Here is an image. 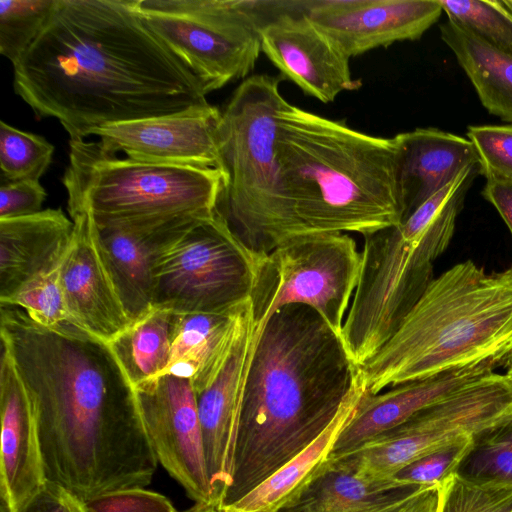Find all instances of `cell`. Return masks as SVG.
<instances>
[{"mask_svg":"<svg viewBox=\"0 0 512 512\" xmlns=\"http://www.w3.org/2000/svg\"><path fill=\"white\" fill-rule=\"evenodd\" d=\"M0 337L31 402L49 484L85 502L151 483L158 461L136 392L106 342L7 305Z\"/></svg>","mask_w":512,"mask_h":512,"instance_id":"1","label":"cell"},{"mask_svg":"<svg viewBox=\"0 0 512 512\" xmlns=\"http://www.w3.org/2000/svg\"><path fill=\"white\" fill-rule=\"evenodd\" d=\"M15 93L70 140L108 124L206 105L200 80L146 25L136 0H55L13 64Z\"/></svg>","mask_w":512,"mask_h":512,"instance_id":"2","label":"cell"},{"mask_svg":"<svg viewBox=\"0 0 512 512\" xmlns=\"http://www.w3.org/2000/svg\"><path fill=\"white\" fill-rule=\"evenodd\" d=\"M241 404L232 483L221 508L309 446L360 378L341 335L312 308L287 305L255 336Z\"/></svg>","mask_w":512,"mask_h":512,"instance_id":"3","label":"cell"},{"mask_svg":"<svg viewBox=\"0 0 512 512\" xmlns=\"http://www.w3.org/2000/svg\"><path fill=\"white\" fill-rule=\"evenodd\" d=\"M276 150L292 237L366 236L401 223L394 137L362 133L287 102L278 116Z\"/></svg>","mask_w":512,"mask_h":512,"instance_id":"4","label":"cell"},{"mask_svg":"<svg viewBox=\"0 0 512 512\" xmlns=\"http://www.w3.org/2000/svg\"><path fill=\"white\" fill-rule=\"evenodd\" d=\"M479 363L512 367V266L487 274L467 260L434 278L360 375L377 394Z\"/></svg>","mask_w":512,"mask_h":512,"instance_id":"5","label":"cell"},{"mask_svg":"<svg viewBox=\"0 0 512 512\" xmlns=\"http://www.w3.org/2000/svg\"><path fill=\"white\" fill-rule=\"evenodd\" d=\"M279 78L247 77L221 111L218 148L223 187L215 209L248 247L268 254L292 237L277 158Z\"/></svg>","mask_w":512,"mask_h":512,"instance_id":"6","label":"cell"},{"mask_svg":"<svg viewBox=\"0 0 512 512\" xmlns=\"http://www.w3.org/2000/svg\"><path fill=\"white\" fill-rule=\"evenodd\" d=\"M71 218L88 214L98 228L159 224L215 214L223 187L216 168L163 165L120 157L100 142L69 140L62 178Z\"/></svg>","mask_w":512,"mask_h":512,"instance_id":"7","label":"cell"},{"mask_svg":"<svg viewBox=\"0 0 512 512\" xmlns=\"http://www.w3.org/2000/svg\"><path fill=\"white\" fill-rule=\"evenodd\" d=\"M465 195L424 232L401 222L364 236L359 280L341 333L357 366L394 335L434 280L433 263L451 241Z\"/></svg>","mask_w":512,"mask_h":512,"instance_id":"8","label":"cell"},{"mask_svg":"<svg viewBox=\"0 0 512 512\" xmlns=\"http://www.w3.org/2000/svg\"><path fill=\"white\" fill-rule=\"evenodd\" d=\"M266 254L240 240L216 214L199 219L159 251L153 307L175 313H223L250 301Z\"/></svg>","mask_w":512,"mask_h":512,"instance_id":"9","label":"cell"},{"mask_svg":"<svg viewBox=\"0 0 512 512\" xmlns=\"http://www.w3.org/2000/svg\"><path fill=\"white\" fill-rule=\"evenodd\" d=\"M361 252L346 233L291 237L265 255L251 294L255 335L287 305L315 310L339 335L354 296Z\"/></svg>","mask_w":512,"mask_h":512,"instance_id":"10","label":"cell"},{"mask_svg":"<svg viewBox=\"0 0 512 512\" xmlns=\"http://www.w3.org/2000/svg\"><path fill=\"white\" fill-rule=\"evenodd\" d=\"M136 8L207 94L246 79L262 51L252 0H136Z\"/></svg>","mask_w":512,"mask_h":512,"instance_id":"11","label":"cell"},{"mask_svg":"<svg viewBox=\"0 0 512 512\" xmlns=\"http://www.w3.org/2000/svg\"><path fill=\"white\" fill-rule=\"evenodd\" d=\"M512 408V382L492 373L429 405L398 426L354 450L329 459L340 460L360 478L392 481L405 465L463 435H471Z\"/></svg>","mask_w":512,"mask_h":512,"instance_id":"12","label":"cell"},{"mask_svg":"<svg viewBox=\"0 0 512 512\" xmlns=\"http://www.w3.org/2000/svg\"><path fill=\"white\" fill-rule=\"evenodd\" d=\"M261 50L306 95L329 103L356 90L349 58L300 9L298 0H252Z\"/></svg>","mask_w":512,"mask_h":512,"instance_id":"13","label":"cell"},{"mask_svg":"<svg viewBox=\"0 0 512 512\" xmlns=\"http://www.w3.org/2000/svg\"><path fill=\"white\" fill-rule=\"evenodd\" d=\"M135 392L158 463L195 503L216 502L208 474L196 394L189 379L164 374L139 385Z\"/></svg>","mask_w":512,"mask_h":512,"instance_id":"14","label":"cell"},{"mask_svg":"<svg viewBox=\"0 0 512 512\" xmlns=\"http://www.w3.org/2000/svg\"><path fill=\"white\" fill-rule=\"evenodd\" d=\"M303 13L349 59L413 41L440 18V0H298Z\"/></svg>","mask_w":512,"mask_h":512,"instance_id":"15","label":"cell"},{"mask_svg":"<svg viewBox=\"0 0 512 512\" xmlns=\"http://www.w3.org/2000/svg\"><path fill=\"white\" fill-rule=\"evenodd\" d=\"M220 118L221 111L208 103L175 114L108 124L93 136L106 150L134 160L219 169Z\"/></svg>","mask_w":512,"mask_h":512,"instance_id":"16","label":"cell"},{"mask_svg":"<svg viewBox=\"0 0 512 512\" xmlns=\"http://www.w3.org/2000/svg\"><path fill=\"white\" fill-rule=\"evenodd\" d=\"M0 496L23 512L48 486L32 405L7 348L0 358Z\"/></svg>","mask_w":512,"mask_h":512,"instance_id":"17","label":"cell"},{"mask_svg":"<svg viewBox=\"0 0 512 512\" xmlns=\"http://www.w3.org/2000/svg\"><path fill=\"white\" fill-rule=\"evenodd\" d=\"M71 219L73 237L59 267L71 323L109 343L131 320L102 257L95 223L88 214Z\"/></svg>","mask_w":512,"mask_h":512,"instance_id":"18","label":"cell"},{"mask_svg":"<svg viewBox=\"0 0 512 512\" xmlns=\"http://www.w3.org/2000/svg\"><path fill=\"white\" fill-rule=\"evenodd\" d=\"M254 337L251 308L225 366L205 390L196 394L213 499L220 507L232 483L242 397Z\"/></svg>","mask_w":512,"mask_h":512,"instance_id":"19","label":"cell"},{"mask_svg":"<svg viewBox=\"0 0 512 512\" xmlns=\"http://www.w3.org/2000/svg\"><path fill=\"white\" fill-rule=\"evenodd\" d=\"M495 370L490 363H479L402 383L377 394L365 390L329 458L354 450L398 426L419 410L483 379Z\"/></svg>","mask_w":512,"mask_h":512,"instance_id":"20","label":"cell"},{"mask_svg":"<svg viewBox=\"0 0 512 512\" xmlns=\"http://www.w3.org/2000/svg\"><path fill=\"white\" fill-rule=\"evenodd\" d=\"M199 219L203 218L183 217L148 225L96 226L102 257L131 322L153 308V267L159 251Z\"/></svg>","mask_w":512,"mask_h":512,"instance_id":"21","label":"cell"},{"mask_svg":"<svg viewBox=\"0 0 512 512\" xmlns=\"http://www.w3.org/2000/svg\"><path fill=\"white\" fill-rule=\"evenodd\" d=\"M73 231L74 222L60 208L0 219V303L32 279L59 267Z\"/></svg>","mask_w":512,"mask_h":512,"instance_id":"22","label":"cell"},{"mask_svg":"<svg viewBox=\"0 0 512 512\" xmlns=\"http://www.w3.org/2000/svg\"><path fill=\"white\" fill-rule=\"evenodd\" d=\"M394 139L403 219L464 168L479 164L471 141L450 132L417 128L399 133Z\"/></svg>","mask_w":512,"mask_h":512,"instance_id":"23","label":"cell"},{"mask_svg":"<svg viewBox=\"0 0 512 512\" xmlns=\"http://www.w3.org/2000/svg\"><path fill=\"white\" fill-rule=\"evenodd\" d=\"M250 313V301L223 313H176L170 359L161 375L189 379L195 394L205 390L228 361Z\"/></svg>","mask_w":512,"mask_h":512,"instance_id":"24","label":"cell"},{"mask_svg":"<svg viewBox=\"0 0 512 512\" xmlns=\"http://www.w3.org/2000/svg\"><path fill=\"white\" fill-rule=\"evenodd\" d=\"M428 488L395 480L368 481L340 460L328 459L281 512H401Z\"/></svg>","mask_w":512,"mask_h":512,"instance_id":"25","label":"cell"},{"mask_svg":"<svg viewBox=\"0 0 512 512\" xmlns=\"http://www.w3.org/2000/svg\"><path fill=\"white\" fill-rule=\"evenodd\" d=\"M364 391L360 375L337 416L309 446L241 498L223 506L222 511L281 512L297 498L328 460Z\"/></svg>","mask_w":512,"mask_h":512,"instance_id":"26","label":"cell"},{"mask_svg":"<svg viewBox=\"0 0 512 512\" xmlns=\"http://www.w3.org/2000/svg\"><path fill=\"white\" fill-rule=\"evenodd\" d=\"M440 33L482 105L490 114L512 123V56L449 19L440 25Z\"/></svg>","mask_w":512,"mask_h":512,"instance_id":"27","label":"cell"},{"mask_svg":"<svg viewBox=\"0 0 512 512\" xmlns=\"http://www.w3.org/2000/svg\"><path fill=\"white\" fill-rule=\"evenodd\" d=\"M175 321V312L153 307L107 343L134 389L166 369Z\"/></svg>","mask_w":512,"mask_h":512,"instance_id":"28","label":"cell"},{"mask_svg":"<svg viewBox=\"0 0 512 512\" xmlns=\"http://www.w3.org/2000/svg\"><path fill=\"white\" fill-rule=\"evenodd\" d=\"M454 475L477 485L512 488V408L470 435Z\"/></svg>","mask_w":512,"mask_h":512,"instance_id":"29","label":"cell"},{"mask_svg":"<svg viewBox=\"0 0 512 512\" xmlns=\"http://www.w3.org/2000/svg\"><path fill=\"white\" fill-rule=\"evenodd\" d=\"M53 153L54 146L44 137L0 122V183L40 181Z\"/></svg>","mask_w":512,"mask_h":512,"instance_id":"30","label":"cell"},{"mask_svg":"<svg viewBox=\"0 0 512 512\" xmlns=\"http://www.w3.org/2000/svg\"><path fill=\"white\" fill-rule=\"evenodd\" d=\"M54 2L55 0L0 1V53L12 65L38 37Z\"/></svg>","mask_w":512,"mask_h":512,"instance_id":"31","label":"cell"},{"mask_svg":"<svg viewBox=\"0 0 512 512\" xmlns=\"http://www.w3.org/2000/svg\"><path fill=\"white\" fill-rule=\"evenodd\" d=\"M447 19L512 56V14L500 0H440Z\"/></svg>","mask_w":512,"mask_h":512,"instance_id":"32","label":"cell"},{"mask_svg":"<svg viewBox=\"0 0 512 512\" xmlns=\"http://www.w3.org/2000/svg\"><path fill=\"white\" fill-rule=\"evenodd\" d=\"M59 267L32 279L5 303L0 304L24 310L34 322L46 328L71 323Z\"/></svg>","mask_w":512,"mask_h":512,"instance_id":"33","label":"cell"},{"mask_svg":"<svg viewBox=\"0 0 512 512\" xmlns=\"http://www.w3.org/2000/svg\"><path fill=\"white\" fill-rule=\"evenodd\" d=\"M436 512H512V488L477 485L452 475L439 486Z\"/></svg>","mask_w":512,"mask_h":512,"instance_id":"34","label":"cell"},{"mask_svg":"<svg viewBox=\"0 0 512 512\" xmlns=\"http://www.w3.org/2000/svg\"><path fill=\"white\" fill-rule=\"evenodd\" d=\"M469 441L470 435L449 441L414 459L402 467L392 479L404 485L439 487L454 475Z\"/></svg>","mask_w":512,"mask_h":512,"instance_id":"35","label":"cell"},{"mask_svg":"<svg viewBox=\"0 0 512 512\" xmlns=\"http://www.w3.org/2000/svg\"><path fill=\"white\" fill-rule=\"evenodd\" d=\"M467 136L486 180L512 178V124L469 126Z\"/></svg>","mask_w":512,"mask_h":512,"instance_id":"36","label":"cell"},{"mask_svg":"<svg viewBox=\"0 0 512 512\" xmlns=\"http://www.w3.org/2000/svg\"><path fill=\"white\" fill-rule=\"evenodd\" d=\"M84 503L88 512H178L168 498L145 487L109 491Z\"/></svg>","mask_w":512,"mask_h":512,"instance_id":"37","label":"cell"},{"mask_svg":"<svg viewBox=\"0 0 512 512\" xmlns=\"http://www.w3.org/2000/svg\"><path fill=\"white\" fill-rule=\"evenodd\" d=\"M0 219L29 216L41 211L47 197L38 180L0 183Z\"/></svg>","mask_w":512,"mask_h":512,"instance_id":"38","label":"cell"},{"mask_svg":"<svg viewBox=\"0 0 512 512\" xmlns=\"http://www.w3.org/2000/svg\"><path fill=\"white\" fill-rule=\"evenodd\" d=\"M482 195L496 208L512 235V178L487 179Z\"/></svg>","mask_w":512,"mask_h":512,"instance_id":"39","label":"cell"},{"mask_svg":"<svg viewBox=\"0 0 512 512\" xmlns=\"http://www.w3.org/2000/svg\"><path fill=\"white\" fill-rule=\"evenodd\" d=\"M23 512H61V504L56 486L47 488Z\"/></svg>","mask_w":512,"mask_h":512,"instance_id":"40","label":"cell"},{"mask_svg":"<svg viewBox=\"0 0 512 512\" xmlns=\"http://www.w3.org/2000/svg\"><path fill=\"white\" fill-rule=\"evenodd\" d=\"M439 499V487L421 492L401 512H436Z\"/></svg>","mask_w":512,"mask_h":512,"instance_id":"41","label":"cell"},{"mask_svg":"<svg viewBox=\"0 0 512 512\" xmlns=\"http://www.w3.org/2000/svg\"><path fill=\"white\" fill-rule=\"evenodd\" d=\"M56 488L61 504V512H88L84 501L61 487L56 486Z\"/></svg>","mask_w":512,"mask_h":512,"instance_id":"42","label":"cell"},{"mask_svg":"<svg viewBox=\"0 0 512 512\" xmlns=\"http://www.w3.org/2000/svg\"><path fill=\"white\" fill-rule=\"evenodd\" d=\"M183 512H223L217 502L195 503Z\"/></svg>","mask_w":512,"mask_h":512,"instance_id":"43","label":"cell"},{"mask_svg":"<svg viewBox=\"0 0 512 512\" xmlns=\"http://www.w3.org/2000/svg\"><path fill=\"white\" fill-rule=\"evenodd\" d=\"M500 2L512 14V0H500Z\"/></svg>","mask_w":512,"mask_h":512,"instance_id":"44","label":"cell"},{"mask_svg":"<svg viewBox=\"0 0 512 512\" xmlns=\"http://www.w3.org/2000/svg\"><path fill=\"white\" fill-rule=\"evenodd\" d=\"M506 375L509 378V380L512 382V367L507 370Z\"/></svg>","mask_w":512,"mask_h":512,"instance_id":"45","label":"cell"},{"mask_svg":"<svg viewBox=\"0 0 512 512\" xmlns=\"http://www.w3.org/2000/svg\"><path fill=\"white\" fill-rule=\"evenodd\" d=\"M0 512H9L8 509L0 503Z\"/></svg>","mask_w":512,"mask_h":512,"instance_id":"46","label":"cell"}]
</instances>
